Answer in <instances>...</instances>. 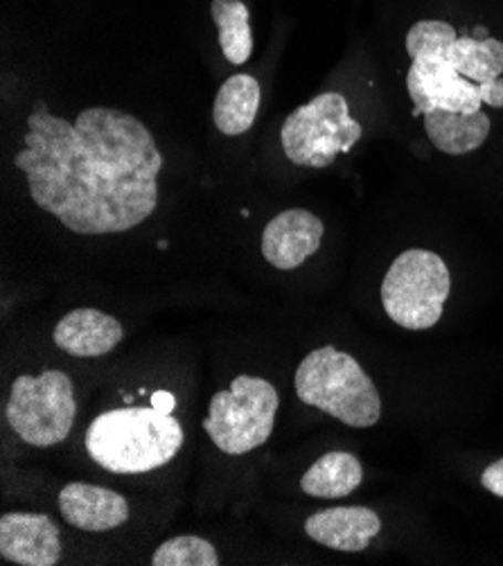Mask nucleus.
Returning <instances> with one entry per match:
<instances>
[{"label":"nucleus","instance_id":"obj_1","mask_svg":"<svg viewBox=\"0 0 503 566\" xmlns=\"http://www.w3.org/2000/svg\"><path fill=\"white\" fill-rule=\"evenodd\" d=\"M23 143L14 165L32 201L77 235L127 233L158 206L163 156L132 113L93 106L71 125L39 108Z\"/></svg>","mask_w":503,"mask_h":566},{"label":"nucleus","instance_id":"obj_2","mask_svg":"<svg viewBox=\"0 0 503 566\" xmlns=\"http://www.w3.org/2000/svg\"><path fill=\"white\" fill-rule=\"evenodd\" d=\"M186 442L172 411L123 407L99 413L84 436L86 454L106 472L145 474L177 459Z\"/></svg>","mask_w":503,"mask_h":566},{"label":"nucleus","instance_id":"obj_3","mask_svg":"<svg viewBox=\"0 0 503 566\" xmlns=\"http://www.w3.org/2000/svg\"><path fill=\"white\" fill-rule=\"evenodd\" d=\"M294 386L303 405L353 429L375 427L381 418L375 381L355 357L334 346L312 350L296 368Z\"/></svg>","mask_w":503,"mask_h":566},{"label":"nucleus","instance_id":"obj_4","mask_svg":"<svg viewBox=\"0 0 503 566\" xmlns=\"http://www.w3.org/2000/svg\"><path fill=\"white\" fill-rule=\"evenodd\" d=\"M457 30L444 21H420L407 34L411 69L407 91L416 104V116L444 108L459 113L481 111V86L465 80L452 64V45Z\"/></svg>","mask_w":503,"mask_h":566},{"label":"nucleus","instance_id":"obj_5","mask_svg":"<svg viewBox=\"0 0 503 566\" xmlns=\"http://www.w3.org/2000/svg\"><path fill=\"white\" fill-rule=\"evenodd\" d=\"M277 407L281 398L271 381L240 375L229 390L212 395L203 431L223 454L244 457L271 438Z\"/></svg>","mask_w":503,"mask_h":566},{"label":"nucleus","instance_id":"obj_6","mask_svg":"<svg viewBox=\"0 0 503 566\" xmlns=\"http://www.w3.org/2000/svg\"><path fill=\"white\" fill-rule=\"evenodd\" d=\"M452 292V275L440 255L411 249L398 255L381 282V305L388 318L407 329H429Z\"/></svg>","mask_w":503,"mask_h":566},{"label":"nucleus","instance_id":"obj_7","mask_svg":"<svg viewBox=\"0 0 503 566\" xmlns=\"http://www.w3.org/2000/svg\"><path fill=\"white\" fill-rule=\"evenodd\" d=\"M6 418L12 431L32 447L45 449L64 442L77 418L73 379L64 370L17 377Z\"/></svg>","mask_w":503,"mask_h":566},{"label":"nucleus","instance_id":"obj_8","mask_svg":"<svg viewBox=\"0 0 503 566\" xmlns=\"http://www.w3.org/2000/svg\"><path fill=\"white\" fill-rule=\"evenodd\" d=\"M361 125L350 116L344 95L323 93L298 106L285 120L281 138L287 158L303 167H327L348 154L361 138Z\"/></svg>","mask_w":503,"mask_h":566},{"label":"nucleus","instance_id":"obj_9","mask_svg":"<svg viewBox=\"0 0 503 566\" xmlns=\"http://www.w3.org/2000/svg\"><path fill=\"white\" fill-rule=\"evenodd\" d=\"M0 557L21 566H54L62 559V533L43 513L0 517Z\"/></svg>","mask_w":503,"mask_h":566},{"label":"nucleus","instance_id":"obj_10","mask_svg":"<svg viewBox=\"0 0 503 566\" xmlns=\"http://www.w3.org/2000/svg\"><path fill=\"white\" fill-rule=\"evenodd\" d=\"M323 221L303 208H292L275 214L262 233L264 260L281 269L292 271L307 262L321 247Z\"/></svg>","mask_w":503,"mask_h":566},{"label":"nucleus","instance_id":"obj_11","mask_svg":"<svg viewBox=\"0 0 503 566\" xmlns=\"http://www.w3.org/2000/svg\"><path fill=\"white\" fill-rule=\"evenodd\" d=\"M60 513L77 531L106 533L129 522V501L102 485L75 481L60 492Z\"/></svg>","mask_w":503,"mask_h":566},{"label":"nucleus","instance_id":"obj_12","mask_svg":"<svg viewBox=\"0 0 503 566\" xmlns=\"http://www.w3.org/2000/svg\"><path fill=\"white\" fill-rule=\"evenodd\" d=\"M381 522L364 505H339L318 511L305 520V533L321 546L342 553H359L379 535Z\"/></svg>","mask_w":503,"mask_h":566},{"label":"nucleus","instance_id":"obj_13","mask_svg":"<svg viewBox=\"0 0 503 566\" xmlns=\"http://www.w3.org/2000/svg\"><path fill=\"white\" fill-rule=\"evenodd\" d=\"M125 336L123 323L111 314L93 307L69 312L52 332V342L60 350L77 359H95L114 350Z\"/></svg>","mask_w":503,"mask_h":566},{"label":"nucleus","instance_id":"obj_14","mask_svg":"<svg viewBox=\"0 0 503 566\" xmlns=\"http://www.w3.org/2000/svg\"><path fill=\"white\" fill-rule=\"evenodd\" d=\"M425 132L436 149L450 156H461L479 149L490 136V118L483 111L459 113L433 108L425 113Z\"/></svg>","mask_w":503,"mask_h":566},{"label":"nucleus","instance_id":"obj_15","mask_svg":"<svg viewBox=\"0 0 503 566\" xmlns=\"http://www.w3.org/2000/svg\"><path fill=\"white\" fill-rule=\"evenodd\" d=\"M260 84L255 77L240 73L231 75L227 82L221 84L214 106H212V118L217 129L223 136H242L247 134L255 118H258V108H260Z\"/></svg>","mask_w":503,"mask_h":566},{"label":"nucleus","instance_id":"obj_16","mask_svg":"<svg viewBox=\"0 0 503 566\" xmlns=\"http://www.w3.org/2000/svg\"><path fill=\"white\" fill-rule=\"evenodd\" d=\"M364 481V468L348 451L323 454L301 479V490L314 499H342L353 494Z\"/></svg>","mask_w":503,"mask_h":566},{"label":"nucleus","instance_id":"obj_17","mask_svg":"<svg viewBox=\"0 0 503 566\" xmlns=\"http://www.w3.org/2000/svg\"><path fill=\"white\" fill-rule=\"evenodd\" d=\"M210 14L217 25L219 48L223 56H227L233 66L247 64L253 52L249 8L242 0H212Z\"/></svg>","mask_w":503,"mask_h":566},{"label":"nucleus","instance_id":"obj_18","mask_svg":"<svg viewBox=\"0 0 503 566\" xmlns=\"http://www.w3.org/2000/svg\"><path fill=\"white\" fill-rule=\"evenodd\" d=\"M454 69L474 84H485L503 75V41L485 36H459L452 45Z\"/></svg>","mask_w":503,"mask_h":566},{"label":"nucleus","instance_id":"obj_19","mask_svg":"<svg viewBox=\"0 0 503 566\" xmlns=\"http://www.w3.org/2000/svg\"><path fill=\"white\" fill-rule=\"evenodd\" d=\"M154 566H217V548L197 535H179L163 542L154 555Z\"/></svg>","mask_w":503,"mask_h":566},{"label":"nucleus","instance_id":"obj_20","mask_svg":"<svg viewBox=\"0 0 503 566\" xmlns=\"http://www.w3.org/2000/svg\"><path fill=\"white\" fill-rule=\"evenodd\" d=\"M481 485L492 492L494 496L503 499V459L494 461L492 465H488L481 474Z\"/></svg>","mask_w":503,"mask_h":566},{"label":"nucleus","instance_id":"obj_21","mask_svg":"<svg viewBox=\"0 0 503 566\" xmlns=\"http://www.w3.org/2000/svg\"><path fill=\"white\" fill-rule=\"evenodd\" d=\"M481 99L488 106L501 108L503 106V77H496L492 82L481 84Z\"/></svg>","mask_w":503,"mask_h":566},{"label":"nucleus","instance_id":"obj_22","mask_svg":"<svg viewBox=\"0 0 503 566\" xmlns=\"http://www.w3.org/2000/svg\"><path fill=\"white\" fill-rule=\"evenodd\" d=\"M151 402H154V407H158L163 411H172L175 409V398H172L170 392H165V390H158L154 398H151Z\"/></svg>","mask_w":503,"mask_h":566}]
</instances>
